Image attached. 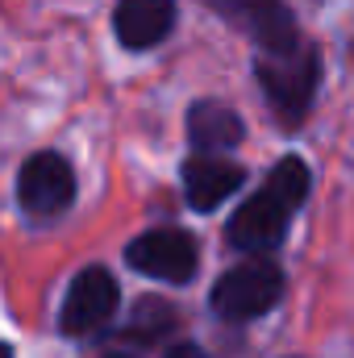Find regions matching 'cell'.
Listing matches in <instances>:
<instances>
[{"instance_id":"obj_1","label":"cell","mask_w":354,"mask_h":358,"mask_svg":"<svg viewBox=\"0 0 354 358\" xmlns=\"http://www.w3.org/2000/svg\"><path fill=\"white\" fill-rule=\"evenodd\" d=\"M279 296H283V271L271 259H246L213 283L208 304L221 321H255L279 304Z\"/></svg>"},{"instance_id":"obj_2","label":"cell","mask_w":354,"mask_h":358,"mask_svg":"<svg viewBox=\"0 0 354 358\" xmlns=\"http://www.w3.org/2000/svg\"><path fill=\"white\" fill-rule=\"evenodd\" d=\"M255 76H259V84H263L267 100L275 104L279 121H283V125H296V121L309 113L313 96H317V80H321V55H317V46L300 42L292 55H279V59H259V63H255Z\"/></svg>"},{"instance_id":"obj_3","label":"cell","mask_w":354,"mask_h":358,"mask_svg":"<svg viewBox=\"0 0 354 358\" xmlns=\"http://www.w3.org/2000/svg\"><path fill=\"white\" fill-rule=\"evenodd\" d=\"M208 4L221 21H229L238 34H246L263 59H279V55H292L304 38L292 21V13L279 4V0H200Z\"/></svg>"},{"instance_id":"obj_4","label":"cell","mask_w":354,"mask_h":358,"mask_svg":"<svg viewBox=\"0 0 354 358\" xmlns=\"http://www.w3.org/2000/svg\"><path fill=\"white\" fill-rule=\"evenodd\" d=\"M17 200L34 217H59L76 204V171L63 155L38 150L17 171Z\"/></svg>"},{"instance_id":"obj_5","label":"cell","mask_w":354,"mask_h":358,"mask_svg":"<svg viewBox=\"0 0 354 358\" xmlns=\"http://www.w3.org/2000/svg\"><path fill=\"white\" fill-rule=\"evenodd\" d=\"M125 263L163 283H187L200 267V246L187 229H150L129 242Z\"/></svg>"},{"instance_id":"obj_6","label":"cell","mask_w":354,"mask_h":358,"mask_svg":"<svg viewBox=\"0 0 354 358\" xmlns=\"http://www.w3.org/2000/svg\"><path fill=\"white\" fill-rule=\"evenodd\" d=\"M117 300H121L117 279L104 267H84L71 279L67 296H63V313H59L63 334H92V329H100L117 313Z\"/></svg>"},{"instance_id":"obj_7","label":"cell","mask_w":354,"mask_h":358,"mask_svg":"<svg viewBox=\"0 0 354 358\" xmlns=\"http://www.w3.org/2000/svg\"><path fill=\"white\" fill-rule=\"evenodd\" d=\"M288 221H292V213H288L271 192H259L255 200H246V204L229 217V229H225V234H229V246L259 255V250H271V246L283 242Z\"/></svg>"},{"instance_id":"obj_8","label":"cell","mask_w":354,"mask_h":358,"mask_svg":"<svg viewBox=\"0 0 354 358\" xmlns=\"http://www.w3.org/2000/svg\"><path fill=\"white\" fill-rule=\"evenodd\" d=\"M183 196L196 213H213L221 200H229L242 183H246V167L221 159V155H192L183 163Z\"/></svg>"},{"instance_id":"obj_9","label":"cell","mask_w":354,"mask_h":358,"mask_svg":"<svg viewBox=\"0 0 354 358\" xmlns=\"http://www.w3.org/2000/svg\"><path fill=\"white\" fill-rule=\"evenodd\" d=\"M176 29V0H117L113 34L125 50H150Z\"/></svg>"},{"instance_id":"obj_10","label":"cell","mask_w":354,"mask_h":358,"mask_svg":"<svg viewBox=\"0 0 354 358\" xmlns=\"http://www.w3.org/2000/svg\"><path fill=\"white\" fill-rule=\"evenodd\" d=\"M242 134H246L242 117L221 100H196L187 108V138H192L196 155H221V150L238 146Z\"/></svg>"},{"instance_id":"obj_11","label":"cell","mask_w":354,"mask_h":358,"mask_svg":"<svg viewBox=\"0 0 354 358\" xmlns=\"http://www.w3.org/2000/svg\"><path fill=\"white\" fill-rule=\"evenodd\" d=\"M263 192H271L288 213H296L300 204H304V196H309V167L300 163V159H279L275 167H271V176H267Z\"/></svg>"},{"instance_id":"obj_12","label":"cell","mask_w":354,"mask_h":358,"mask_svg":"<svg viewBox=\"0 0 354 358\" xmlns=\"http://www.w3.org/2000/svg\"><path fill=\"white\" fill-rule=\"evenodd\" d=\"M176 325V308L171 304H163V300H138V308H134V317H129V338H159V334H167Z\"/></svg>"},{"instance_id":"obj_13","label":"cell","mask_w":354,"mask_h":358,"mask_svg":"<svg viewBox=\"0 0 354 358\" xmlns=\"http://www.w3.org/2000/svg\"><path fill=\"white\" fill-rule=\"evenodd\" d=\"M163 358H204V350H200V346H192V342H179V346H171Z\"/></svg>"},{"instance_id":"obj_14","label":"cell","mask_w":354,"mask_h":358,"mask_svg":"<svg viewBox=\"0 0 354 358\" xmlns=\"http://www.w3.org/2000/svg\"><path fill=\"white\" fill-rule=\"evenodd\" d=\"M0 358H13V346L8 342H0Z\"/></svg>"},{"instance_id":"obj_15","label":"cell","mask_w":354,"mask_h":358,"mask_svg":"<svg viewBox=\"0 0 354 358\" xmlns=\"http://www.w3.org/2000/svg\"><path fill=\"white\" fill-rule=\"evenodd\" d=\"M108 358H125V355H108Z\"/></svg>"}]
</instances>
